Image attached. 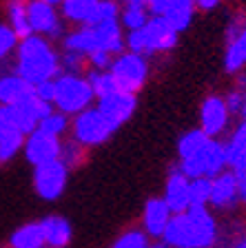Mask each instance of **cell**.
Masks as SVG:
<instances>
[{"mask_svg":"<svg viewBox=\"0 0 246 248\" xmlns=\"http://www.w3.org/2000/svg\"><path fill=\"white\" fill-rule=\"evenodd\" d=\"M220 239V215L209 206H189L173 213L162 242L169 248H215Z\"/></svg>","mask_w":246,"mask_h":248,"instance_id":"6da1fadb","label":"cell"},{"mask_svg":"<svg viewBox=\"0 0 246 248\" xmlns=\"http://www.w3.org/2000/svg\"><path fill=\"white\" fill-rule=\"evenodd\" d=\"M14 71L22 80H27L31 87H38L42 82L56 80L62 73L60 51L53 46L51 40L31 33V36L22 38L18 49H16Z\"/></svg>","mask_w":246,"mask_h":248,"instance_id":"7a4b0ae2","label":"cell"},{"mask_svg":"<svg viewBox=\"0 0 246 248\" xmlns=\"http://www.w3.org/2000/svg\"><path fill=\"white\" fill-rule=\"evenodd\" d=\"M124 49H127L124 46V29L120 20L76 27L73 31L62 36V51H73L84 58H89L96 51H107L111 56H118Z\"/></svg>","mask_w":246,"mask_h":248,"instance_id":"3957f363","label":"cell"},{"mask_svg":"<svg viewBox=\"0 0 246 248\" xmlns=\"http://www.w3.org/2000/svg\"><path fill=\"white\" fill-rule=\"evenodd\" d=\"M180 33L164 20L162 16H151L149 22L142 29L127 31L124 33V46L127 51L140 53L144 58H153V56H164L171 53L178 46Z\"/></svg>","mask_w":246,"mask_h":248,"instance_id":"277c9868","label":"cell"},{"mask_svg":"<svg viewBox=\"0 0 246 248\" xmlns=\"http://www.w3.org/2000/svg\"><path fill=\"white\" fill-rule=\"evenodd\" d=\"M53 87H56L53 108L69 115V118L82 113L84 108L96 104L93 89L89 84L87 76H82V73H60L53 80Z\"/></svg>","mask_w":246,"mask_h":248,"instance_id":"5b68a950","label":"cell"},{"mask_svg":"<svg viewBox=\"0 0 246 248\" xmlns=\"http://www.w3.org/2000/svg\"><path fill=\"white\" fill-rule=\"evenodd\" d=\"M175 164H178V169L182 170L189 180H197V177L213 180V177H217L220 173H224V170L229 169L224 140L211 138L197 153H193L191 157H186V160L175 162Z\"/></svg>","mask_w":246,"mask_h":248,"instance_id":"8992f818","label":"cell"},{"mask_svg":"<svg viewBox=\"0 0 246 248\" xmlns=\"http://www.w3.org/2000/svg\"><path fill=\"white\" fill-rule=\"evenodd\" d=\"M113 133H115L113 126L107 122V118L98 111L96 104L84 108L82 113L73 115L71 126H69V138H71L73 142H78L80 146H84L87 151L107 144Z\"/></svg>","mask_w":246,"mask_h":248,"instance_id":"52a82bcc","label":"cell"},{"mask_svg":"<svg viewBox=\"0 0 246 248\" xmlns=\"http://www.w3.org/2000/svg\"><path fill=\"white\" fill-rule=\"evenodd\" d=\"M109 73L113 76L118 89L138 95V93L147 87V82H149V76H151L149 58L124 49L122 53H118V56L113 58L111 67H109Z\"/></svg>","mask_w":246,"mask_h":248,"instance_id":"ba28073f","label":"cell"},{"mask_svg":"<svg viewBox=\"0 0 246 248\" xmlns=\"http://www.w3.org/2000/svg\"><path fill=\"white\" fill-rule=\"evenodd\" d=\"M71 170L67 169V164L62 160H53L47 164L33 166V175H31V186L36 195L42 202H56L62 197Z\"/></svg>","mask_w":246,"mask_h":248,"instance_id":"9c48e42d","label":"cell"},{"mask_svg":"<svg viewBox=\"0 0 246 248\" xmlns=\"http://www.w3.org/2000/svg\"><path fill=\"white\" fill-rule=\"evenodd\" d=\"M246 69V14L235 11L226 22L224 46V71L237 76Z\"/></svg>","mask_w":246,"mask_h":248,"instance_id":"30bf717a","label":"cell"},{"mask_svg":"<svg viewBox=\"0 0 246 248\" xmlns=\"http://www.w3.org/2000/svg\"><path fill=\"white\" fill-rule=\"evenodd\" d=\"M233 115L226 107L224 95L209 93L200 104V129L213 140H224L231 131Z\"/></svg>","mask_w":246,"mask_h":248,"instance_id":"8fae6325","label":"cell"},{"mask_svg":"<svg viewBox=\"0 0 246 248\" xmlns=\"http://www.w3.org/2000/svg\"><path fill=\"white\" fill-rule=\"evenodd\" d=\"M27 20H29L31 33L42 36L47 40H58L65 36V20L58 7H51L40 0H27Z\"/></svg>","mask_w":246,"mask_h":248,"instance_id":"7c38bea8","label":"cell"},{"mask_svg":"<svg viewBox=\"0 0 246 248\" xmlns=\"http://www.w3.org/2000/svg\"><path fill=\"white\" fill-rule=\"evenodd\" d=\"M209 208L217 215H231L240 211V188H237V175L231 169H226L217 177L211 180V195H209Z\"/></svg>","mask_w":246,"mask_h":248,"instance_id":"4fadbf2b","label":"cell"},{"mask_svg":"<svg viewBox=\"0 0 246 248\" xmlns=\"http://www.w3.org/2000/svg\"><path fill=\"white\" fill-rule=\"evenodd\" d=\"M98 111L107 118V122L113 126V131H118L122 124H127L129 120L133 118L135 108H138V95L127 93L122 89H115L104 98L96 100Z\"/></svg>","mask_w":246,"mask_h":248,"instance_id":"5bb4252c","label":"cell"},{"mask_svg":"<svg viewBox=\"0 0 246 248\" xmlns=\"http://www.w3.org/2000/svg\"><path fill=\"white\" fill-rule=\"evenodd\" d=\"M62 140L65 138H56L51 133H45V131L36 129L25 138L22 155H25V160L31 166H40V164H47V162L60 160Z\"/></svg>","mask_w":246,"mask_h":248,"instance_id":"9a60e30c","label":"cell"},{"mask_svg":"<svg viewBox=\"0 0 246 248\" xmlns=\"http://www.w3.org/2000/svg\"><path fill=\"white\" fill-rule=\"evenodd\" d=\"M173 211L169 208V204L162 200V195H151L149 200L142 204V213H140L138 226L142 228L151 239H162L164 231L169 226Z\"/></svg>","mask_w":246,"mask_h":248,"instance_id":"2e32d148","label":"cell"},{"mask_svg":"<svg viewBox=\"0 0 246 248\" xmlns=\"http://www.w3.org/2000/svg\"><path fill=\"white\" fill-rule=\"evenodd\" d=\"M27 133L16 122L11 107H0V162L9 164L25 146Z\"/></svg>","mask_w":246,"mask_h":248,"instance_id":"e0dca14e","label":"cell"},{"mask_svg":"<svg viewBox=\"0 0 246 248\" xmlns=\"http://www.w3.org/2000/svg\"><path fill=\"white\" fill-rule=\"evenodd\" d=\"M162 200L169 204L173 213H184L191 206V180L178 169V164L171 166L169 175H166Z\"/></svg>","mask_w":246,"mask_h":248,"instance_id":"ac0fdd59","label":"cell"},{"mask_svg":"<svg viewBox=\"0 0 246 248\" xmlns=\"http://www.w3.org/2000/svg\"><path fill=\"white\" fill-rule=\"evenodd\" d=\"M11 111H14L16 122L20 124V129L29 135L31 131L38 129V124L42 122V118H45L47 113H51V111H53V104L40 100L36 95V91H33L29 98H25L22 102L14 104V107H11Z\"/></svg>","mask_w":246,"mask_h":248,"instance_id":"d6986e66","label":"cell"},{"mask_svg":"<svg viewBox=\"0 0 246 248\" xmlns=\"http://www.w3.org/2000/svg\"><path fill=\"white\" fill-rule=\"evenodd\" d=\"M229 169L235 175H246V118H240V122L229 131L224 138Z\"/></svg>","mask_w":246,"mask_h":248,"instance_id":"ffe728a7","label":"cell"},{"mask_svg":"<svg viewBox=\"0 0 246 248\" xmlns=\"http://www.w3.org/2000/svg\"><path fill=\"white\" fill-rule=\"evenodd\" d=\"M215 248H246V215L231 213L220 219V239Z\"/></svg>","mask_w":246,"mask_h":248,"instance_id":"44dd1931","label":"cell"},{"mask_svg":"<svg viewBox=\"0 0 246 248\" xmlns=\"http://www.w3.org/2000/svg\"><path fill=\"white\" fill-rule=\"evenodd\" d=\"M98 7H100V0H62V5L58 9H60V16L65 22L84 27L96 22Z\"/></svg>","mask_w":246,"mask_h":248,"instance_id":"7402d4cb","label":"cell"},{"mask_svg":"<svg viewBox=\"0 0 246 248\" xmlns=\"http://www.w3.org/2000/svg\"><path fill=\"white\" fill-rule=\"evenodd\" d=\"M31 93H33V87L16 71L0 73V107H14L29 98Z\"/></svg>","mask_w":246,"mask_h":248,"instance_id":"603a6c76","label":"cell"},{"mask_svg":"<svg viewBox=\"0 0 246 248\" xmlns=\"http://www.w3.org/2000/svg\"><path fill=\"white\" fill-rule=\"evenodd\" d=\"M42 232H45L47 248H67L73 239V228L69 219L62 215H47L40 219Z\"/></svg>","mask_w":246,"mask_h":248,"instance_id":"cb8c5ba5","label":"cell"},{"mask_svg":"<svg viewBox=\"0 0 246 248\" xmlns=\"http://www.w3.org/2000/svg\"><path fill=\"white\" fill-rule=\"evenodd\" d=\"M5 248H47L40 219L25 222L18 228H14L5 242Z\"/></svg>","mask_w":246,"mask_h":248,"instance_id":"d4e9b609","label":"cell"},{"mask_svg":"<svg viewBox=\"0 0 246 248\" xmlns=\"http://www.w3.org/2000/svg\"><path fill=\"white\" fill-rule=\"evenodd\" d=\"M195 14H197L195 0H169V5L164 9L162 18L169 22L178 33H182V31H186L191 27Z\"/></svg>","mask_w":246,"mask_h":248,"instance_id":"484cf974","label":"cell"},{"mask_svg":"<svg viewBox=\"0 0 246 248\" xmlns=\"http://www.w3.org/2000/svg\"><path fill=\"white\" fill-rule=\"evenodd\" d=\"M5 16H7V25L18 33L20 40L27 36H31L29 20H27V0H7Z\"/></svg>","mask_w":246,"mask_h":248,"instance_id":"4316f807","label":"cell"},{"mask_svg":"<svg viewBox=\"0 0 246 248\" xmlns=\"http://www.w3.org/2000/svg\"><path fill=\"white\" fill-rule=\"evenodd\" d=\"M209 140L211 138L200 129V126H197V129L184 131V133L178 138V142H175V155H178V162L191 157L193 153H197V151H200Z\"/></svg>","mask_w":246,"mask_h":248,"instance_id":"83f0119b","label":"cell"},{"mask_svg":"<svg viewBox=\"0 0 246 248\" xmlns=\"http://www.w3.org/2000/svg\"><path fill=\"white\" fill-rule=\"evenodd\" d=\"M151 14L147 9L144 2H133V5H122L120 9V25L122 29L127 31H135V29H142L147 22H149Z\"/></svg>","mask_w":246,"mask_h":248,"instance_id":"f1b7e54d","label":"cell"},{"mask_svg":"<svg viewBox=\"0 0 246 248\" xmlns=\"http://www.w3.org/2000/svg\"><path fill=\"white\" fill-rule=\"evenodd\" d=\"M151 242L153 239L135 224V226H129L124 231H120V235L109 244V248H149Z\"/></svg>","mask_w":246,"mask_h":248,"instance_id":"f546056e","label":"cell"},{"mask_svg":"<svg viewBox=\"0 0 246 248\" xmlns=\"http://www.w3.org/2000/svg\"><path fill=\"white\" fill-rule=\"evenodd\" d=\"M89 157V151L84 149V146H80L78 142H73L71 138L62 140V153H60V160L67 164L69 170H76L80 169L84 162H87Z\"/></svg>","mask_w":246,"mask_h":248,"instance_id":"4dcf8cb0","label":"cell"},{"mask_svg":"<svg viewBox=\"0 0 246 248\" xmlns=\"http://www.w3.org/2000/svg\"><path fill=\"white\" fill-rule=\"evenodd\" d=\"M69 126H71V118L60 113V111H56V108H53L51 113H47L45 118H42V122L38 124L40 131L51 133V135H56V138H65V135L69 133Z\"/></svg>","mask_w":246,"mask_h":248,"instance_id":"1f68e13d","label":"cell"},{"mask_svg":"<svg viewBox=\"0 0 246 248\" xmlns=\"http://www.w3.org/2000/svg\"><path fill=\"white\" fill-rule=\"evenodd\" d=\"M87 80H89V84H91V89H93L96 100L104 98V95H109L111 91L118 89V84H115V80H113V76L109 71H93V69H89Z\"/></svg>","mask_w":246,"mask_h":248,"instance_id":"d6a6232c","label":"cell"},{"mask_svg":"<svg viewBox=\"0 0 246 248\" xmlns=\"http://www.w3.org/2000/svg\"><path fill=\"white\" fill-rule=\"evenodd\" d=\"M20 45V38L11 29L7 22H0V62L9 60L11 56H16V49Z\"/></svg>","mask_w":246,"mask_h":248,"instance_id":"836d02e7","label":"cell"},{"mask_svg":"<svg viewBox=\"0 0 246 248\" xmlns=\"http://www.w3.org/2000/svg\"><path fill=\"white\" fill-rule=\"evenodd\" d=\"M209 195H211V180L197 177L191 180V206H209Z\"/></svg>","mask_w":246,"mask_h":248,"instance_id":"e575fe53","label":"cell"},{"mask_svg":"<svg viewBox=\"0 0 246 248\" xmlns=\"http://www.w3.org/2000/svg\"><path fill=\"white\" fill-rule=\"evenodd\" d=\"M60 67H62V73H82L87 69V58L73 51H62Z\"/></svg>","mask_w":246,"mask_h":248,"instance_id":"d590c367","label":"cell"},{"mask_svg":"<svg viewBox=\"0 0 246 248\" xmlns=\"http://www.w3.org/2000/svg\"><path fill=\"white\" fill-rule=\"evenodd\" d=\"M113 58L115 56H111V53H107V51H96L87 58V67L93 69V71H109Z\"/></svg>","mask_w":246,"mask_h":248,"instance_id":"8d00e7d4","label":"cell"},{"mask_svg":"<svg viewBox=\"0 0 246 248\" xmlns=\"http://www.w3.org/2000/svg\"><path fill=\"white\" fill-rule=\"evenodd\" d=\"M33 91H36V95L40 100H45V102L53 104V95H56V87H53V80H49V82H42L38 84V87H33Z\"/></svg>","mask_w":246,"mask_h":248,"instance_id":"74e56055","label":"cell"},{"mask_svg":"<svg viewBox=\"0 0 246 248\" xmlns=\"http://www.w3.org/2000/svg\"><path fill=\"white\" fill-rule=\"evenodd\" d=\"M144 5H147L151 16H162L166 5H169V0H144Z\"/></svg>","mask_w":246,"mask_h":248,"instance_id":"f35d334b","label":"cell"},{"mask_svg":"<svg viewBox=\"0 0 246 248\" xmlns=\"http://www.w3.org/2000/svg\"><path fill=\"white\" fill-rule=\"evenodd\" d=\"M235 84L242 87V111H240V118H246V71L237 73L235 76Z\"/></svg>","mask_w":246,"mask_h":248,"instance_id":"ab89813d","label":"cell"},{"mask_svg":"<svg viewBox=\"0 0 246 248\" xmlns=\"http://www.w3.org/2000/svg\"><path fill=\"white\" fill-rule=\"evenodd\" d=\"M222 5V0H195V7L197 11H213Z\"/></svg>","mask_w":246,"mask_h":248,"instance_id":"60d3db41","label":"cell"},{"mask_svg":"<svg viewBox=\"0 0 246 248\" xmlns=\"http://www.w3.org/2000/svg\"><path fill=\"white\" fill-rule=\"evenodd\" d=\"M237 188H240V208L246 211V175H237Z\"/></svg>","mask_w":246,"mask_h":248,"instance_id":"b9f144b4","label":"cell"},{"mask_svg":"<svg viewBox=\"0 0 246 248\" xmlns=\"http://www.w3.org/2000/svg\"><path fill=\"white\" fill-rule=\"evenodd\" d=\"M149 248H169V246H166V244H164L162 239H155V242H151V246H149Z\"/></svg>","mask_w":246,"mask_h":248,"instance_id":"7bdbcfd3","label":"cell"},{"mask_svg":"<svg viewBox=\"0 0 246 248\" xmlns=\"http://www.w3.org/2000/svg\"><path fill=\"white\" fill-rule=\"evenodd\" d=\"M40 2H47V5H51V7H60L62 5V0H40Z\"/></svg>","mask_w":246,"mask_h":248,"instance_id":"ee69618b","label":"cell"},{"mask_svg":"<svg viewBox=\"0 0 246 248\" xmlns=\"http://www.w3.org/2000/svg\"><path fill=\"white\" fill-rule=\"evenodd\" d=\"M133 2H144V0H122V5H133Z\"/></svg>","mask_w":246,"mask_h":248,"instance_id":"f6af8a7d","label":"cell"},{"mask_svg":"<svg viewBox=\"0 0 246 248\" xmlns=\"http://www.w3.org/2000/svg\"><path fill=\"white\" fill-rule=\"evenodd\" d=\"M0 166H2V162H0Z\"/></svg>","mask_w":246,"mask_h":248,"instance_id":"bcb514c9","label":"cell"}]
</instances>
